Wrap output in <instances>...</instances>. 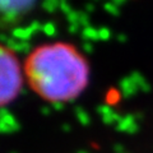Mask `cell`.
Wrapping results in <instances>:
<instances>
[{"mask_svg": "<svg viewBox=\"0 0 153 153\" xmlns=\"http://www.w3.org/2000/svg\"><path fill=\"white\" fill-rule=\"evenodd\" d=\"M25 74L30 87L45 101H73L84 91L89 65L74 45L54 42L37 46L28 54Z\"/></svg>", "mask_w": 153, "mask_h": 153, "instance_id": "1", "label": "cell"}, {"mask_svg": "<svg viewBox=\"0 0 153 153\" xmlns=\"http://www.w3.org/2000/svg\"><path fill=\"white\" fill-rule=\"evenodd\" d=\"M23 74L16 52L0 44V107H5L19 94Z\"/></svg>", "mask_w": 153, "mask_h": 153, "instance_id": "2", "label": "cell"}, {"mask_svg": "<svg viewBox=\"0 0 153 153\" xmlns=\"http://www.w3.org/2000/svg\"><path fill=\"white\" fill-rule=\"evenodd\" d=\"M37 0H0V31L14 30L35 9Z\"/></svg>", "mask_w": 153, "mask_h": 153, "instance_id": "3", "label": "cell"}, {"mask_svg": "<svg viewBox=\"0 0 153 153\" xmlns=\"http://www.w3.org/2000/svg\"><path fill=\"white\" fill-rule=\"evenodd\" d=\"M116 130L126 134H137L139 131V123L135 119V116L131 114L124 115L120 119V121L116 124Z\"/></svg>", "mask_w": 153, "mask_h": 153, "instance_id": "4", "label": "cell"}, {"mask_svg": "<svg viewBox=\"0 0 153 153\" xmlns=\"http://www.w3.org/2000/svg\"><path fill=\"white\" fill-rule=\"evenodd\" d=\"M97 112H98L100 116H101L103 124H106V125H115L116 126V124L120 121V119L123 117V115L114 111L112 107L107 103L97 106Z\"/></svg>", "mask_w": 153, "mask_h": 153, "instance_id": "5", "label": "cell"}, {"mask_svg": "<svg viewBox=\"0 0 153 153\" xmlns=\"http://www.w3.org/2000/svg\"><path fill=\"white\" fill-rule=\"evenodd\" d=\"M119 91H120V94L124 98H131L138 92H140L139 87L137 85V83L134 82L130 75L124 76L120 82H119Z\"/></svg>", "mask_w": 153, "mask_h": 153, "instance_id": "6", "label": "cell"}, {"mask_svg": "<svg viewBox=\"0 0 153 153\" xmlns=\"http://www.w3.org/2000/svg\"><path fill=\"white\" fill-rule=\"evenodd\" d=\"M21 130V124L12 112L0 119V134H14Z\"/></svg>", "mask_w": 153, "mask_h": 153, "instance_id": "7", "label": "cell"}, {"mask_svg": "<svg viewBox=\"0 0 153 153\" xmlns=\"http://www.w3.org/2000/svg\"><path fill=\"white\" fill-rule=\"evenodd\" d=\"M5 46L10 49L13 52H21V54H27V52L32 51V46L30 41H21L14 37H9Z\"/></svg>", "mask_w": 153, "mask_h": 153, "instance_id": "8", "label": "cell"}, {"mask_svg": "<svg viewBox=\"0 0 153 153\" xmlns=\"http://www.w3.org/2000/svg\"><path fill=\"white\" fill-rule=\"evenodd\" d=\"M133 78V80L137 83V85L139 87V91L140 92H144V93H149L151 92V84L148 83V80L143 76V74H140L139 71H137V70H134L131 71L130 74H129Z\"/></svg>", "mask_w": 153, "mask_h": 153, "instance_id": "9", "label": "cell"}, {"mask_svg": "<svg viewBox=\"0 0 153 153\" xmlns=\"http://www.w3.org/2000/svg\"><path fill=\"white\" fill-rule=\"evenodd\" d=\"M33 30L31 28V26L28 27H17L14 28V30L12 31V36L14 38H17V40H21V41H30L31 37L33 36Z\"/></svg>", "mask_w": 153, "mask_h": 153, "instance_id": "10", "label": "cell"}, {"mask_svg": "<svg viewBox=\"0 0 153 153\" xmlns=\"http://www.w3.org/2000/svg\"><path fill=\"white\" fill-rule=\"evenodd\" d=\"M74 112H75V117H76V120L79 121L80 125H83V126H88L89 124H91V116H89V114L85 111V110L83 107H80V106H76L75 110H74Z\"/></svg>", "mask_w": 153, "mask_h": 153, "instance_id": "11", "label": "cell"}, {"mask_svg": "<svg viewBox=\"0 0 153 153\" xmlns=\"http://www.w3.org/2000/svg\"><path fill=\"white\" fill-rule=\"evenodd\" d=\"M82 37L84 41H89V42H94L100 40L98 36V30H96L93 27H85L82 31Z\"/></svg>", "mask_w": 153, "mask_h": 153, "instance_id": "12", "label": "cell"}, {"mask_svg": "<svg viewBox=\"0 0 153 153\" xmlns=\"http://www.w3.org/2000/svg\"><path fill=\"white\" fill-rule=\"evenodd\" d=\"M44 33L46 36H49V37H54L56 35V27L54 23H47V25L44 26Z\"/></svg>", "mask_w": 153, "mask_h": 153, "instance_id": "13", "label": "cell"}, {"mask_svg": "<svg viewBox=\"0 0 153 153\" xmlns=\"http://www.w3.org/2000/svg\"><path fill=\"white\" fill-rule=\"evenodd\" d=\"M98 36H100V40L107 41V40H110V37H111V32H110L108 28L103 27V28H100L98 30Z\"/></svg>", "mask_w": 153, "mask_h": 153, "instance_id": "14", "label": "cell"}, {"mask_svg": "<svg viewBox=\"0 0 153 153\" xmlns=\"http://www.w3.org/2000/svg\"><path fill=\"white\" fill-rule=\"evenodd\" d=\"M82 50L84 52H87V54H92L93 50H94V47L92 45V42H89V41H83V44H82Z\"/></svg>", "mask_w": 153, "mask_h": 153, "instance_id": "15", "label": "cell"}, {"mask_svg": "<svg viewBox=\"0 0 153 153\" xmlns=\"http://www.w3.org/2000/svg\"><path fill=\"white\" fill-rule=\"evenodd\" d=\"M55 5H56V0H45L44 3V8L47 12H54Z\"/></svg>", "mask_w": 153, "mask_h": 153, "instance_id": "16", "label": "cell"}, {"mask_svg": "<svg viewBox=\"0 0 153 153\" xmlns=\"http://www.w3.org/2000/svg\"><path fill=\"white\" fill-rule=\"evenodd\" d=\"M112 149H114L115 153H124V152H126L125 151V147H124L123 144H120V143H116V144H114Z\"/></svg>", "mask_w": 153, "mask_h": 153, "instance_id": "17", "label": "cell"}, {"mask_svg": "<svg viewBox=\"0 0 153 153\" xmlns=\"http://www.w3.org/2000/svg\"><path fill=\"white\" fill-rule=\"evenodd\" d=\"M40 111H41V114L44 115V116H49V115H51V114H52V107H49V106H42V107L40 108Z\"/></svg>", "mask_w": 153, "mask_h": 153, "instance_id": "18", "label": "cell"}, {"mask_svg": "<svg viewBox=\"0 0 153 153\" xmlns=\"http://www.w3.org/2000/svg\"><path fill=\"white\" fill-rule=\"evenodd\" d=\"M52 108H54L56 112L63 111V110H64V102H55V103H52Z\"/></svg>", "mask_w": 153, "mask_h": 153, "instance_id": "19", "label": "cell"}, {"mask_svg": "<svg viewBox=\"0 0 153 153\" xmlns=\"http://www.w3.org/2000/svg\"><path fill=\"white\" fill-rule=\"evenodd\" d=\"M31 28L33 30V32H41V30H44V27H42L40 23H37V22H33L32 25H31Z\"/></svg>", "mask_w": 153, "mask_h": 153, "instance_id": "20", "label": "cell"}, {"mask_svg": "<svg viewBox=\"0 0 153 153\" xmlns=\"http://www.w3.org/2000/svg\"><path fill=\"white\" fill-rule=\"evenodd\" d=\"M79 23L83 26H87L88 25V17L85 14H80V18H79ZM88 27V26H87Z\"/></svg>", "mask_w": 153, "mask_h": 153, "instance_id": "21", "label": "cell"}, {"mask_svg": "<svg viewBox=\"0 0 153 153\" xmlns=\"http://www.w3.org/2000/svg\"><path fill=\"white\" fill-rule=\"evenodd\" d=\"M69 32L70 33H76L78 32V26H76V23H71V26H69Z\"/></svg>", "mask_w": 153, "mask_h": 153, "instance_id": "22", "label": "cell"}, {"mask_svg": "<svg viewBox=\"0 0 153 153\" xmlns=\"http://www.w3.org/2000/svg\"><path fill=\"white\" fill-rule=\"evenodd\" d=\"M134 116H135V119L138 120V123H140L143 119H144V115H143L142 112H137V114H134Z\"/></svg>", "mask_w": 153, "mask_h": 153, "instance_id": "23", "label": "cell"}, {"mask_svg": "<svg viewBox=\"0 0 153 153\" xmlns=\"http://www.w3.org/2000/svg\"><path fill=\"white\" fill-rule=\"evenodd\" d=\"M61 129H63L65 133H69L71 130V126L69 125V124H64V125H61Z\"/></svg>", "mask_w": 153, "mask_h": 153, "instance_id": "24", "label": "cell"}, {"mask_svg": "<svg viewBox=\"0 0 153 153\" xmlns=\"http://www.w3.org/2000/svg\"><path fill=\"white\" fill-rule=\"evenodd\" d=\"M117 40H119V42H120V44H125V42H126V36L119 35V36H117Z\"/></svg>", "mask_w": 153, "mask_h": 153, "instance_id": "25", "label": "cell"}, {"mask_svg": "<svg viewBox=\"0 0 153 153\" xmlns=\"http://www.w3.org/2000/svg\"><path fill=\"white\" fill-rule=\"evenodd\" d=\"M106 8L108 9V12L110 13H114V14H117L119 12H117V9L115 8V7H110V5H106Z\"/></svg>", "mask_w": 153, "mask_h": 153, "instance_id": "26", "label": "cell"}, {"mask_svg": "<svg viewBox=\"0 0 153 153\" xmlns=\"http://www.w3.org/2000/svg\"><path fill=\"white\" fill-rule=\"evenodd\" d=\"M76 153H91V152H88V151H85V149H80V151H78Z\"/></svg>", "mask_w": 153, "mask_h": 153, "instance_id": "27", "label": "cell"}, {"mask_svg": "<svg viewBox=\"0 0 153 153\" xmlns=\"http://www.w3.org/2000/svg\"><path fill=\"white\" fill-rule=\"evenodd\" d=\"M10 153H17V152H10Z\"/></svg>", "mask_w": 153, "mask_h": 153, "instance_id": "28", "label": "cell"}, {"mask_svg": "<svg viewBox=\"0 0 153 153\" xmlns=\"http://www.w3.org/2000/svg\"><path fill=\"white\" fill-rule=\"evenodd\" d=\"M124 153H129V152H124Z\"/></svg>", "mask_w": 153, "mask_h": 153, "instance_id": "29", "label": "cell"}]
</instances>
